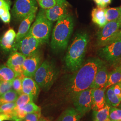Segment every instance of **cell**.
<instances>
[{"instance_id": "4fadbf2b", "label": "cell", "mask_w": 121, "mask_h": 121, "mask_svg": "<svg viewBox=\"0 0 121 121\" xmlns=\"http://www.w3.org/2000/svg\"><path fill=\"white\" fill-rule=\"evenodd\" d=\"M42 56L39 52L26 57L22 65L23 74L25 77L33 78L35 72L41 64Z\"/></svg>"}, {"instance_id": "ab89813d", "label": "cell", "mask_w": 121, "mask_h": 121, "mask_svg": "<svg viewBox=\"0 0 121 121\" xmlns=\"http://www.w3.org/2000/svg\"><path fill=\"white\" fill-rule=\"evenodd\" d=\"M11 121H26L25 120H24V119H20L19 118L17 117H12V119H11Z\"/></svg>"}, {"instance_id": "b9f144b4", "label": "cell", "mask_w": 121, "mask_h": 121, "mask_svg": "<svg viewBox=\"0 0 121 121\" xmlns=\"http://www.w3.org/2000/svg\"><path fill=\"white\" fill-rule=\"evenodd\" d=\"M121 66V58H120V59L117 62V63L115 64V65L114 66L115 67V66Z\"/></svg>"}, {"instance_id": "4dcf8cb0", "label": "cell", "mask_w": 121, "mask_h": 121, "mask_svg": "<svg viewBox=\"0 0 121 121\" xmlns=\"http://www.w3.org/2000/svg\"><path fill=\"white\" fill-rule=\"evenodd\" d=\"M23 78L19 77H16L12 82L13 90L15 91L18 95H20L23 93L22 80Z\"/></svg>"}, {"instance_id": "6da1fadb", "label": "cell", "mask_w": 121, "mask_h": 121, "mask_svg": "<svg viewBox=\"0 0 121 121\" xmlns=\"http://www.w3.org/2000/svg\"><path fill=\"white\" fill-rule=\"evenodd\" d=\"M104 64L105 61L98 57L87 59L66 82L65 88L68 96L72 98L78 92L90 88L98 69Z\"/></svg>"}, {"instance_id": "f1b7e54d", "label": "cell", "mask_w": 121, "mask_h": 121, "mask_svg": "<svg viewBox=\"0 0 121 121\" xmlns=\"http://www.w3.org/2000/svg\"><path fill=\"white\" fill-rule=\"evenodd\" d=\"M18 108L19 109L23 110L25 111L27 113L41 112L40 108L34 103H33V102L28 103L25 105L21 107H20L19 108Z\"/></svg>"}, {"instance_id": "ac0fdd59", "label": "cell", "mask_w": 121, "mask_h": 121, "mask_svg": "<svg viewBox=\"0 0 121 121\" xmlns=\"http://www.w3.org/2000/svg\"><path fill=\"white\" fill-rule=\"evenodd\" d=\"M108 70L105 64L101 66L96 73L94 81L90 88H104L108 80Z\"/></svg>"}, {"instance_id": "83f0119b", "label": "cell", "mask_w": 121, "mask_h": 121, "mask_svg": "<svg viewBox=\"0 0 121 121\" xmlns=\"http://www.w3.org/2000/svg\"><path fill=\"white\" fill-rule=\"evenodd\" d=\"M33 101V98L32 96L22 93V94L19 95L17 99L15 101L16 107L15 108H19L22 106L26 104Z\"/></svg>"}, {"instance_id": "484cf974", "label": "cell", "mask_w": 121, "mask_h": 121, "mask_svg": "<svg viewBox=\"0 0 121 121\" xmlns=\"http://www.w3.org/2000/svg\"><path fill=\"white\" fill-rule=\"evenodd\" d=\"M19 95L13 89H11L0 96V106L9 102L15 101Z\"/></svg>"}, {"instance_id": "e575fe53", "label": "cell", "mask_w": 121, "mask_h": 121, "mask_svg": "<svg viewBox=\"0 0 121 121\" xmlns=\"http://www.w3.org/2000/svg\"><path fill=\"white\" fill-rule=\"evenodd\" d=\"M11 15L9 13V10H7L5 13L0 16V19L5 23H9L10 21Z\"/></svg>"}, {"instance_id": "7c38bea8", "label": "cell", "mask_w": 121, "mask_h": 121, "mask_svg": "<svg viewBox=\"0 0 121 121\" xmlns=\"http://www.w3.org/2000/svg\"><path fill=\"white\" fill-rule=\"evenodd\" d=\"M69 6L66 0H56V4L53 7L46 9V17L52 22L57 21L60 17L69 13Z\"/></svg>"}, {"instance_id": "d6986e66", "label": "cell", "mask_w": 121, "mask_h": 121, "mask_svg": "<svg viewBox=\"0 0 121 121\" xmlns=\"http://www.w3.org/2000/svg\"><path fill=\"white\" fill-rule=\"evenodd\" d=\"M92 21L100 28L103 27L108 21L105 17V8L97 6L91 11Z\"/></svg>"}, {"instance_id": "f546056e", "label": "cell", "mask_w": 121, "mask_h": 121, "mask_svg": "<svg viewBox=\"0 0 121 121\" xmlns=\"http://www.w3.org/2000/svg\"><path fill=\"white\" fill-rule=\"evenodd\" d=\"M111 121L121 120V109L115 107H110L109 111V116Z\"/></svg>"}, {"instance_id": "7bdbcfd3", "label": "cell", "mask_w": 121, "mask_h": 121, "mask_svg": "<svg viewBox=\"0 0 121 121\" xmlns=\"http://www.w3.org/2000/svg\"><path fill=\"white\" fill-rule=\"evenodd\" d=\"M111 121V120H110V119H109V117H108L106 120H105V121Z\"/></svg>"}, {"instance_id": "2e32d148", "label": "cell", "mask_w": 121, "mask_h": 121, "mask_svg": "<svg viewBox=\"0 0 121 121\" xmlns=\"http://www.w3.org/2000/svg\"><path fill=\"white\" fill-rule=\"evenodd\" d=\"M22 92L32 96L36 100L39 95L40 88L32 78L25 77L22 80Z\"/></svg>"}, {"instance_id": "44dd1931", "label": "cell", "mask_w": 121, "mask_h": 121, "mask_svg": "<svg viewBox=\"0 0 121 121\" xmlns=\"http://www.w3.org/2000/svg\"><path fill=\"white\" fill-rule=\"evenodd\" d=\"M121 82V66H115L113 70L108 73V78L104 88L107 89L109 87Z\"/></svg>"}, {"instance_id": "603a6c76", "label": "cell", "mask_w": 121, "mask_h": 121, "mask_svg": "<svg viewBox=\"0 0 121 121\" xmlns=\"http://www.w3.org/2000/svg\"><path fill=\"white\" fill-rule=\"evenodd\" d=\"M15 73L6 65H0V81L12 82L16 78Z\"/></svg>"}, {"instance_id": "836d02e7", "label": "cell", "mask_w": 121, "mask_h": 121, "mask_svg": "<svg viewBox=\"0 0 121 121\" xmlns=\"http://www.w3.org/2000/svg\"><path fill=\"white\" fill-rule=\"evenodd\" d=\"M41 112L27 113L24 120L26 121H39L41 119Z\"/></svg>"}, {"instance_id": "7dc6e473", "label": "cell", "mask_w": 121, "mask_h": 121, "mask_svg": "<svg viewBox=\"0 0 121 121\" xmlns=\"http://www.w3.org/2000/svg\"><path fill=\"white\" fill-rule=\"evenodd\" d=\"M120 7H121V6H120Z\"/></svg>"}, {"instance_id": "bcb514c9", "label": "cell", "mask_w": 121, "mask_h": 121, "mask_svg": "<svg viewBox=\"0 0 121 121\" xmlns=\"http://www.w3.org/2000/svg\"><path fill=\"white\" fill-rule=\"evenodd\" d=\"M121 121V120H118V121Z\"/></svg>"}, {"instance_id": "681fc988", "label": "cell", "mask_w": 121, "mask_h": 121, "mask_svg": "<svg viewBox=\"0 0 121 121\" xmlns=\"http://www.w3.org/2000/svg\"></svg>"}, {"instance_id": "d590c367", "label": "cell", "mask_w": 121, "mask_h": 121, "mask_svg": "<svg viewBox=\"0 0 121 121\" xmlns=\"http://www.w3.org/2000/svg\"><path fill=\"white\" fill-rule=\"evenodd\" d=\"M113 91L115 95L121 99V82L114 85Z\"/></svg>"}, {"instance_id": "4316f807", "label": "cell", "mask_w": 121, "mask_h": 121, "mask_svg": "<svg viewBox=\"0 0 121 121\" xmlns=\"http://www.w3.org/2000/svg\"><path fill=\"white\" fill-rule=\"evenodd\" d=\"M16 107L15 101L4 104L0 106V113L10 115L12 117L14 116V108Z\"/></svg>"}, {"instance_id": "52a82bcc", "label": "cell", "mask_w": 121, "mask_h": 121, "mask_svg": "<svg viewBox=\"0 0 121 121\" xmlns=\"http://www.w3.org/2000/svg\"><path fill=\"white\" fill-rule=\"evenodd\" d=\"M98 54L102 60L114 66L121 58V39L99 48Z\"/></svg>"}, {"instance_id": "cb8c5ba5", "label": "cell", "mask_w": 121, "mask_h": 121, "mask_svg": "<svg viewBox=\"0 0 121 121\" xmlns=\"http://www.w3.org/2000/svg\"><path fill=\"white\" fill-rule=\"evenodd\" d=\"M105 17L108 22L115 21L121 18L120 7L105 9Z\"/></svg>"}, {"instance_id": "60d3db41", "label": "cell", "mask_w": 121, "mask_h": 121, "mask_svg": "<svg viewBox=\"0 0 121 121\" xmlns=\"http://www.w3.org/2000/svg\"><path fill=\"white\" fill-rule=\"evenodd\" d=\"M102 0H94L96 4L97 5V6H98V7L101 6V5L102 2Z\"/></svg>"}, {"instance_id": "ba28073f", "label": "cell", "mask_w": 121, "mask_h": 121, "mask_svg": "<svg viewBox=\"0 0 121 121\" xmlns=\"http://www.w3.org/2000/svg\"><path fill=\"white\" fill-rule=\"evenodd\" d=\"M38 8L37 0H15L11 13L16 21L21 22Z\"/></svg>"}, {"instance_id": "d4e9b609", "label": "cell", "mask_w": 121, "mask_h": 121, "mask_svg": "<svg viewBox=\"0 0 121 121\" xmlns=\"http://www.w3.org/2000/svg\"><path fill=\"white\" fill-rule=\"evenodd\" d=\"M110 107L106 104L104 108L99 110L93 111V121H104L109 116Z\"/></svg>"}, {"instance_id": "74e56055", "label": "cell", "mask_w": 121, "mask_h": 121, "mask_svg": "<svg viewBox=\"0 0 121 121\" xmlns=\"http://www.w3.org/2000/svg\"><path fill=\"white\" fill-rule=\"evenodd\" d=\"M11 121V117L6 114L0 113V121Z\"/></svg>"}, {"instance_id": "8992f818", "label": "cell", "mask_w": 121, "mask_h": 121, "mask_svg": "<svg viewBox=\"0 0 121 121\" xmlns=\"http://www.w3.org/2000/svg\"><path fill=\"white\" fill-rule=\"evenodd\" d=\"M118 39H121V18L108 22L100 28L96 33V46L100 48Z\"/></svg>"}, {"instance_id": "5b68a950", "label": "cell", "mask_w": 121, "mask_h": 121, "mask_svg": "<svg viewBox=\"0 0 121 121\" xmlns=\"http://www.w3.org/2000/svg\"><path fill=\"white\" fill-rule=\"evenodd\" d=\"M45 11L46 9H39L35 21L28 31L41 44L48 42L52 26V22L47 17Z\"/></svg>"}, {"instance_id": "c3c4849f", "label": "cell", "mask_w": 121, "mask_h": 121, "mask_svg": "<svg viewBox=\"0 0 121 121\" xmlns=\"http://www.w3.org/2000/svg\"><path fill=\"white\" fill-rule=\"evenodd\" d=\"M78 121H79V120H78Z\"/></svg>"}, {"instance_id": "1f68e13d", "label": "cell", "mask_w": 121, "mask_h": 121, "mask_svg": "<svg viewBox=\"0 0 121 121\" xmlns=\"http://www.w3.org/2000/svg\"><path fill=\"white\" fill-rule=\"evenodd\" d=\"M37 1L41 8L44 9H50L56 4V0H37Z\"/></svg>"}, {"instance_id": "3957f363", "label": "cell", "mask_w": 121, "mask_h": 121, "mask_svg": "<svg viewBox=\"0 0 121 121\" xmlns=\"http://www.w3.org/2000/svg\"><path fill=\"white\" fill-rule=\"evenodd\" d=\"M73 28V20L69 13L57 21L52 33L51 47L55 51L63 50L67 47Z\"/></svg>"}, {"instance_id": "9c48e42d", "label": "cell", "mask_w": 121, "mask_h": 121, "mask_svg": "<svg viewBox=\"0 0 121 121\" xmlns=\"http://www.w3.org/2000/svg\"><path fill=\"white\" fill-rule=\"evenodd\" d=\"M91 88H88L79 91L71 98L75 106V109L81 117L91 109Z\"/></svg>"}, {"instance_id": "d6a6232c", "label": "cell", "mask_w": 121, "mask_h": 121, "mask_svg": "<svg viewBox=\"0 0 121 121\" xmlns=\"http://www.w3.org/2000/svg\"><path fill=\"white\" fill-rule=\"evenodd\" d=\"M12 89V82L0 81V96Z\"/></svg>"}, {"instance_id": "8fae6325", "label": "cell", "mask_w": 121, "mask_h": 121, "mask_svg": "<svg viewBox=\"0 0 121 121\" xmlns=\"http://www.w3.org/2000/svg\"><path fill=\"white\" fill-rule=\"evenodd\" d=\"M37 10L38 9H35L21 22L14 42L12 52L17 51L18 44L30 30L31 25L36 17Z\"/></svg>"}, {"instance_id": "7a4b0ae2", "label": "cell", "mask_w": 121, "mask_h": 121, "mask_svg": "<svg viewBox=\"0 0 121 121\" xmlns=\"http://www.w3.org/2000/svg\"><path fill=\"white\" fill-rule=\"evenodd\" d=\"M89 41V35L85 31L79 32L74 36L65 57V65L67 70L74 72L82 65Z\"/></svg>"}, {"instance_id": "8d00e7d4", "label": "cell", "mask_w": 121, "mask_h": 121, "mask_svg": "<svg viewBox=\"0 0 121 121\" xmlns=\"http://www.w3.org/2000/svg\"><path fill=\"white\" fill-rule=\"evenodd\" d=\"M11 4L10 0H0V8L4 7L10 10Z\"/></svg>"}, {"instance_id": "ffe728a7", "label": "cell", "mask_w": 121, "mask_h": 121, "mask_svg": "<svg viewBox=\"0 0 121 121\" xmlns=\"http://www.w3.org/2000/svg\"><path fill=\"white\" fill-rule=\"evenodd\" d=\"M81 117L75 108L69 107L62 112L55 121H78Z\"/></svg>"}, {"instance_id": "f6af8a7d", "label": "cell", "mask_w": 121, "mask_h": 121, "mask_svg": "<svg viewBox=\"0 0 121 121\" xmlns=\"http://www.w3.org/2000/svg\"><path fill=\"white\" fill-rule=\"evenodd\" d=\"M45 121V120H44V119H41H41L40 120V121Z\"/></svg>"}, {"instance_id": "277c9868", "label": "cell", "mask_w": 121, "mask_h": 121, "mask_svg": "<svg viewBox=\"0 0 121 121\" xmlns=\"http://www.w3.org/2000/svg\"><path fill=\"white\" fill-rule=\"evenodd\" d=\"M58 70L51 61L44 60L35 72L33 79L39 88L45 91H48L56 80Z\"/></svg>"}, {"instance_id": "ee69618b", "label": "cell", "mask_w": 121, "mask_h": 121, "mask_svg": "<svg viewBox=\"0 0 121 121\" xmlns=\"http://www.w3.org/2000/svg\"><path fill=\"white\" fill-rule=\"evenodd\" d=\"M118 107H119V108H120V109H121V103H120V104H119V105L118 106Z\"/></svg>"}, {"instance_id": "f35d334b", "label": "cell", "mask_w": 121, "mask_h": 121, "mask_svg": "<svg viewBox=\"0 0 121 121\" xmlns=\"http://www.w3.org/2000/svg\"><path fill=\"white\" fill-rule=\"evenodd\" d=\"M111 2V0H103L100 7L105 8L108 4H110Z\"/></svg>"}, {"instance_id": "7402d4cb", "label": "cell", "mask_w": 121, "mask_h": 121, "mask_svg": "<svg viewBox=\"0 0 121 121\" xmlns=\"http://www.w3.org/2000/svg\"><path fill=\"white\" fill-rule=\"evenodd\" d=\"M114 85L109 87L105 93L106 104L110 107H117L121 103L120 99L114 92Z\"/></svg>"}, {"instance_id": "5bb4252c", "label": "cell", "mask_w": 121, "mask_h": 121, "mask_svg": "<svg viewBox=\"0 0 121 121\" xmlns=\"http://www.w3.org/2000/svg\"><path fill=\"white\" fill-rule=\"evenodd\" d=\"M26 57L19 52H15L10 53L6 65L13 70L16 77L23 78L22 65Z\"/></svg>"}, {"instance_id": "e0dca14e", "label": "cell", "mask_w": 121, "mask_h": 121, "mask_svg": "<svg viewBox=\"0 0 121 121\" xmlns=\"http://www.w3.org/2000/svg\"><path fill=\"white\" fill-rule=\"evenodd\" d=\"M16 33L12 28L7 30L0 38V48L3 51L10 53L12 52Z\"/></svg>"}, {"instance_id": "9a60e30c", "label": "cell", "mask_w": 121, "mask_h": 121, "mask_svg": "<svg viewBox=\"0 0 121 121\" xmlns=\"http://www.w3.org/2000/svg\"><path fill=\"white\" fill-rule=\"evenodd\" d=\"M106 90L105 88L103 89H92L91 92L92 100L91 109L93 111L99 110L105 106Z\"/></svg>"}, {"instance_id": "30bf717a", "label": "cell", "mask_w": 121, "mask_h": 121, "mask_svg": "<svg viewBox=\"0 0 121 121\" xmlns=\"http://www.w3.org/2000/svg\"><path fill=\"white\" fill-rule=\"evenodd\" d=\"M41 45L39 40L28 32L18 43L17 51L26 57L39 52Z\"/></svg>"}]
</instances>
